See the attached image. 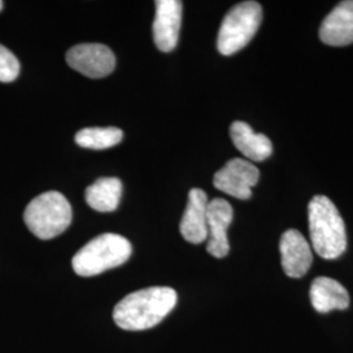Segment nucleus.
Returning a JSON list of instances; mask_svg holds the SVG:
<instances>
[{
    "label": "nucleus",
    "instance_id": "2",
    "mask_svg": "<svg viewBox=\"0 0 353 353\" xmlns=\"http://www.w3.org/2000/svg\"><path fill=\"white\" fill-rule=\"evenodd\" d=\"M309 232L313 249L323 259H336L347 249L344 220L332 201L316 195L309 203Z\"/></svg>",
    "mask_w": 353,
    "mask_h": 353
},
{
    "label": "nucleus",
    "instance_id": "1",
    "mask_svg": "<svg viewBox=\"0 0 353 353\" xmlns=\"http://www.w3.org/2000/svg\"><path fill=\"white\" fill-rule=\"evenodd\" d=\"M176 290L169 287H151L137 290L114 307L113 319L126 331H144L157 326L176 307Z\"/></svg>",
    "mask_w": 353,
    "mask_h": 353
},
{
    "label": "nucleus",
    "instance_id": "12",
    "mask_svg": "<svg viewBox=\"0 0 353 353\" xmlns=\"http://www.w3.org/2000/svg\"><path fill=\"white\" fill-rule=\"evenodd\" d=\"M207 194L201 189L190 190L189 202L182 216L179 230L185 240L199 245L208 239L207 228Z\"/></svg>",
    "mask_w": 353,
    "mask_h": 353
},
{
    "label": "nucleus",
    "instance_id": "5",
    "mask_svg": "<svg viewBox=\"0 0 353 353\" xmlns=\"http://www.w3.org/2000/svg\"><path fill=\"white\" fill-rule=\"evenodd\" d=\"M262 7L256 1H243L234 6L224 17L219 36L217 50L229 57L243 49L262 23Z\"/></svg>",
    "mask_w": 353,
    "mask_h": 353
},
{
    "label": "nucleus",
    "instance_id": "6",
    "mask_svg": "<svg viewBox=\"0 0 353 353\" xmlns=\"http://www.w3.org/2000/svg\"><path fill=\"white\" fill-rule=\"evenodd\" d=\"M259 169L243 159H232L214 176L217 190L241 201L252 198V189L259 181Z\"/></svg>",
    "mask_w": 353,
    "mask_h": 353
},
{
    "label": "nucleus",
    "instance_id": "7",
    "mask_svg": "<svg viewBox=\"0 0 353 353\" xmlns=\"http://www.w3.org/2000/svg\"><path fill=\"white\" fill-rule=\"evenodd\" d=\"M65 61L75 71L92 79L110 75L115 68V55L101 43H81L67 51Z\"/></svg>",
    "mask_w": 353,
    "mask_h": 353
},
{
    "label": "nucleus",
    "instance_id": "3",
    "mask_svg": "<svg viewBox=\"0 0 353 353\" xmlns=\"http://www.w3.org/2000/svg\"><path fill=\"white\" fill-rule=\"evenodd\" d=\"M131 252L132 246L123 236L105 233L79 250L72 259V268L79 276L92 278L126 263Z\"/></svg>",
    "mask_w": 353,
    "mask_h": 353
},
{
    "label": "nucleus",
    "instance_id": "15",
    "mask_svg": "<svg viewBox=\"0 0 353 353\" xmlns=\"http://www.w3.org/2000/svg\"><path fill=\"white\" fill-rule=\"evenodd\" d=\"M122 196V182L115 176H103L85 190V201L90 208L102 214L114 212Z\"/></svg>",
    "mask_w": 353,
    "mask_h": 353
},
{
    "label": "nucleus",
    "instance_id": "8",
    "mask_svg": "<svg viewBox=\"0 0 353 353\" xmlns=\"http://www.w3.org/2000/svg\"><path fill=\"white\" fill-rule=\"evenodd\" d=\"M156 16L153 21V41L163 52L176 49L182 24V1L157 0Z\"/></svg>",
    "mask_w": 353,
    "mask_h": 353
},
{
    "label": "nucleus",
    "instance_id": "4",
    "mask_svg": "<svg viewBox=\"0 0 353 353\" xmlns=\"http://www.w3.org/2000/svg\"><path fill=\"white\" fill-rule=\"evenodd\" d=\"M24 221L39 240H51L61 236L70 227L72 208L63 194L48 191L28 204Z\"/></svg>",
    "mask_w": 353,
    "mask_h": 353
},
{
    "label": "nucleus",
    "instance_id": "10",
    "mask_svg": "<svg viewBox=\"0 0 353 353\" xmlns=\"http://www.w3.org/2000/svg\"><path fill=\"white\" fill-rule=\"evenodd\" d=\"M233 221V208L223 198H216L208 203L207 228L208 243L207 252L214 258H225L229 254L227 230Z\"/></svg>",
    "mask_w": 353,
    "mask_h": 353
},
{
    "label": "nucleus",
    "instance_id": "18",
    "mask_svg": "<svg viewBox=\"0 0 353 353\" xmlns=\"http://www.w3.org/2000/svg\"><path fill=\"white\" fill-rule=\"evenodd\" d=\"M3 6H4V4H3V1L0 0V12H1V10H3Z\"/></svg>",
    "mask_w": 353,
    "mask_h": 353
},
{
    "label": "nucleus",
    "instance_id": "11",
    "mask_svg": "<svg viewBox=\"0 0 353 353\" xmlns=\"http://www.w3.org/2000/svg\"><path fill=\"white\" fill-rule=\"evenodd\" d=\"M321 41L328 46H347L353 43V0L339 3L319 29Z\"/></svg>",
    "mask_w": 353,
    "mask_h": 353
},
{
    "label": "nucleus",
    "instance_id": "9",
    "mask_svg": "<svg viewBox=\"0 0 353 353\" xmlns=\"http://www.w3.org/2000/svg\"><path fill=\"white\" fill-rule=\"evenodd\" d=\"M279 249L285 275L293 279L303 278L313 263L312 248L306 239L299 230L290 229L283 233Z\"/></svg>",
    "mask_w": 353,
    "mask_h": 353
},
{
    "label": "nucleus",
    "instance_id": "13",
    "mask_svg": "<svg viewBox=\"0 0 353 353\" xmlns=\"http://www.w3.org/2000/svg\"><path fill=\"white\" fill-rule=\"evenodd\" d=\"M230 138L234 147L250 161L261 163L272 154V143L263 134L254 132L245 122L236 121L230 126Z\"/></svg>",
    "mask_w": 353,
    "mask_h": 353
},
{
    "label": "nucleus",
    "instance_id": "14",
    "mask_svg": "<svg viewBox=\"0 0 353 353\" xmlns=\"http://www.w3.org/2000/svg\"><path fill=\"white\" fill-rule=\"evenodd\" d=\"M310 301L318 313L326 314L332 310H345L350 306V294L339 281L319 276L310 287Z\"/></svg>",
    "mask_w": 353,
    "mask_h": 353
},
{
    "label": "nucleus",
    "instance_id": "16",
    "mask_svg": "<svg viewBox=\"0 0 353 353\" xmlns=\"http://www.w3.org/2000/svg\"><path fill=\"white\" fill-rule=\"evenodd\" d=\"M123 139V131L117 127H88L77 131L76 144L81 148L102 151L119 144Z\"/></svg>",
    "mask_w": 353,
    "mask_h": 353
},
{
    "label": "nucleus",
    "instance_id": "17",
    "mask_svg": "<svg viewBox=\"0 0 353 353\" xmlns=\"http://www.w3.org/2000/svg\"><path fill=\"white\" fill-rule=\"evenodd\" d=\"M20 74V62L13 52L0 45V81L11 83Z\"/></svg>",
    "mask_w": 353,
    "mask_h": 353
}]
</instances>
